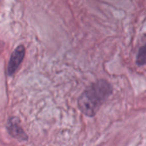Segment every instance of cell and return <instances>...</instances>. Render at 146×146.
Here are the masks:
<instances>
[{"label":"cell","instance_id":"6da1fadb","mask_svg":"<svg viewBox=\"0 0 146 146\" xmlns=\"http://www.w3.org/2000/svg\"><path fill=\"white\" fill-rule=\"evenodd\" d=\"M112 93L111 84L106 80H98L80 94L78 98V108L85 115L93 117Z\"/></svg>","mask_w":146,"mask_h":146},{"label":"cell","instance_id":"7a4b0ae2","mask_svg":"<svg viewBox=\"0 0 146 146\" xmlns=\"http://www.w3.org/2000/svg\"><path fill=\"white\" fill-rule=\"evenodd\" d=\"M25 54H26V49H25V46L22 44L18 45L15 49V50L11 53L8 65H7V68H6V74L8 76L10 77L15 74V72L21 66L25 57Z\"/></svg>","mask_w":146,"mask_h":146},{"label":"cell","instance_id":"3957f363","mask_svg":"<svg viewBox=\"0 0 146 146\" xmlns=\"http://www.w3.org/2000/svg\"><path fill=\"white\" fill-rule=\"evenodd\" d=\"M6 129L9 134L20 142L28 140V136L21 126L20 121L17 117H10L6 124Z\"/></svg>","mask_w":146,"mask_h":146},{"label":"cell","instance_id":"277c9868","mask_svg":"<svg viewBox=\"0 0 146 146\" xmlns=\"http://www.w3.org/2000/svg\"><path fill=\"white\" fill-rule=\"evenodd\" d=\"M136 64L139 67L146 65V44L141 46L139 50L136 58Z\"/></svg>","mask_w":146,"mask_h":146}]
</instances>
